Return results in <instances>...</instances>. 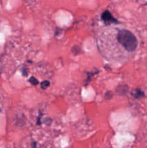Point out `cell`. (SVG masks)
<instances>
[{"instance_id": "1", "label": "cell", "mask_w": 147, "mask_h": 148, "mask_svg": "<svg viewBox=\"0 0 147 148\" xmlns=\"http://www.w3.org/2000/svg\"><path fill=\"white\" fill-rule=\"evenodd\" d=\"M97 44L101 54L108 62L122 64L126 62L138 47V39L125 27L107 26L97 34Z\"/></svg>"}]
</instances>
